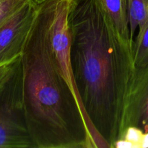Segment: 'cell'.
<instances>
[{
	"label": "cell",
	"instance_id": "4fadbf2b",
	"mask_svg": "<svg viewBox=\"0 0 148 148\" xmlns=\"http://www.w3.org/2000/svg\"><path fill=\"white\" fill-rule=\"evenodd\" d=\"M146 147H148V132L145 133L143 143H142V148Z\"/></svg>",
	"mask_w": 148,
	"mask_h": 148
},
{
	"label": "cell",
	"instance_id": "6da1fadb",
	"mask_svg": "<svg viewBox=\"0 0 148 148\" xmlns=\"http://www.w3.org/2000/svg\"><path fill=\"white\" fill-rule=\"evenodd\" d=\"M70 59L75 85L92 127L112 148L135 65L98 0H72Z\"/></svg>",
	"mask_w": 148,
	"mask_h": 148
},
{
	"label": "cell",
	"instance_id": "ba28073f",
	"mask_svg": "<svg viewBox=\"0 0 148 148\" xmlns=\"http://www.w3.org/2000/svg\"><path fill=\"white\" fill-rule=\"evenodd\" d=\"M132 54L136 67L148 64V20L138 28V33L134 39Z\"/></svg>",
	"mask_w": 148,
	"mask_h": 148
},
{
	"label": "cell",
	"instance_id": "52a82bcc",
	"mask_svg": "<svg viewBox=\"0 0 148 148\" xmlns=\"http://www.w3.org/2000/svg\"><path fill=\"white\" fill-rule=\"evenodd\" d=\"M129 25L132 42L137 29L148 20V0H127Z\"/></svg>",
	"mask_w": 148,
	"mask_h": 148
},
{
	"label": "cell",
	"instance_id": "277c9868",
	"mask_svg": "<svg viewBox=\"0 0 148 148\" xmlns=\"http://www.w3.org/2000/svg\"><path fill=\"white\" fill-rule=\"evenodd\" d=\"M37 7L31 0L0 26V65L20 57Z\"/></svg>",
	"mask_w": 148,
	"mask_h": 148
},
{
	"label": "cell",
	"instance_id": "7a4b0ae2",
	"mask_svg": "<svg viewBox=\"0 0 148 148\" xmlns=\"http://www.w3.org/2000/svg\"><path fill=\"white\" fill-rule=\"evenodd\" d=\"M52 0L38 4L21 55L22 101L36 148H110L56 62L49 35Z\"/></svg>",
	"mask_w": 148,
	"mask_h": 148
},
{
	"label": "cell",
	"instance_id": "5b68a950",
	"mask_svg": "<svg viewBox=\"0 0 148 148\" xmlns=\"http://www.w3.org/2000/svg\"><path fill=\"white\" fill-rule=\"evenodd\" d=\"M136 127L148 132V64L135 67L130 79L121 117L120 138L126 129Z\"/></svg>",
	"mask_w": 148,
	"mask_h": 148
},
{
	"label": "cell",
	"instance_id": "9c48e42d",
	"mask_svg": "<svg viewBox=\"0 0 148 148\" xmlns=\"http://www.w3.org/2000/svg\"><path fill=\"white\" fill-rule=\"evenodd\" d=\"M31 0H0V26Z\"/></svg>",
	"mask_w": 148,
	"mask_h": 148
},
{
	"label": "cell",
	"instance_id": "5bb4252c",
	"mask_svg": "<svg viewBox=\"0 0 148 148\" xmlns=\"http://www.w3.org/2000/svg\"><path fill=\"white\" fill-rule=\"evenodd\" d=\"M45 1V0H35V1H36V3H38V4H39V3L42 2V1Z\"/></svg>",
	"mask_w": 148,
	"mask_h": 148
},
{
	"label": "cell",
	"instance_id": "8992f818",
	"mask_svg": "<svg viewBox=\"0 0 148 148\" xmlns=\"http://www.w3.org/2000/svg\"><path fill=\"white\" fill-rule=\"evenodd\" d=\"M122 41L132 49L127 0H98Z\"/></svg>",
	"mask_w": 148,
	"mask_h": 148
},
{
	"label": "cell",
	"instance_id": "8fae6325",
	"mask_svg": "<svg viewBox=\"0 0 148 148\" xmlns=\"http://www.w3.org/2000/svg\"><path fill=\"white\" fill-rule=\"evenodd\" d=\"M144 134V132L138 127H129L124 131L122 138L132 143L135 148H142V143Z\"/></svg>",
	"mask_w": 148,
	"mask_h": 148
},
{
	"label": "cell",
	"instance_id": "7c38bea8",
	"mask_svg": "<svg viewBox=\"0 0 148 148\" xmlns=\"http://www.w3.org/2000/svg\"><path fill=\"white\" fill-rule=\"evenodd\" d=\"M112 148H135V147L132 143L127 141L124 138H120L114 142Z\"/></svg>",
	"mask_w": 148,
	"mask_h": 148
},
{
	"label": "cell",
	"instance_id": "3957f363",
	"mask_svg": "<svg viewBox=\"0 0 148 148\" xmlns=\"http://www.w3.org/2000/svg\"><path fill=\"white\" fill-rule=\"evenodd\" d=\"M0 148H36L25 118L20 65L0 95Z\"/></svg>",
	"mask_w": 148,
	"mask_h": 148
},
{
	"label": "cell",
	"instance_id": "30bf717a",
	"mask_svg": "<svg viewBox=\"0 0 148 148\" xmlns=\"http://www.w3.org/2000/svg\"><path fill=\"white\" fill-rule=\"evenodd\" d=\"M20 57L0 65V95L7 86L19 67Z\"/></svg>",
	"mask_w": 148,
	"mask_h": 148
}]
</instances>
